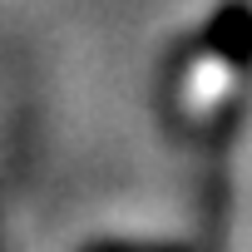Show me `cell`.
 Wrapping results in <instances>:
<instances>
[{
	"instance_id": "1",
	"label": "cell",
	"mask_w": 252,
	"mask_h": 252,
	"mask_svg": "<svg viewBox=\"0 0 252 252\" xmlns=\"http://www.w3.org/2000/svg\"><path fill=\"white\" fill-rule=\"evenodd\" d=\"M208 40L227 64H252V5H242V0L222 5L208 25Z\"/></svg>"
}]
</instances>
